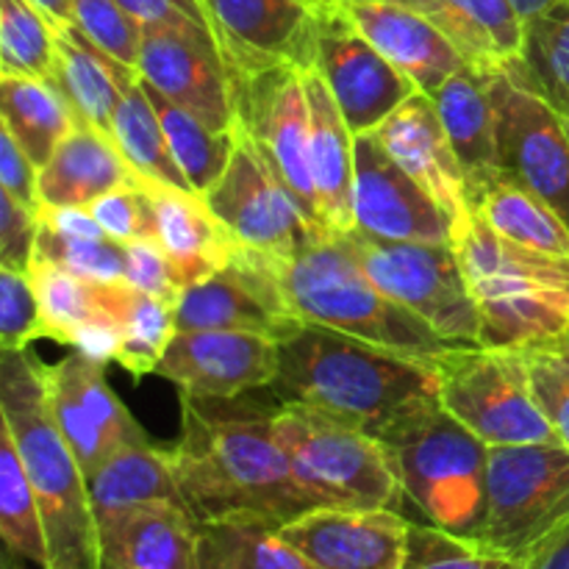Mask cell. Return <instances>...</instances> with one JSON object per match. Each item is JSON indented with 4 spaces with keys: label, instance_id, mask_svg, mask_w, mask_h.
<instances>
[{
    "label": "cell",
    "instance_id": "48",
    "mask_svg": "<svg viewBox=\"0 0 569 569\" xmlns=\"http://www.w3.org/2000/svg\"><path fill=\"white\" fill-rule=\"evenodd\" d=\"M39 209L0 189V267L28 272L37 256Z\"/></svg>",
    "mask_w": 569,
    "mask_h": 569
},
{
    "label": "cell",
    "instance_id": "40",
    "mask_svg": "<svg viewBox=\"0 0 569 569\" xmlns=\"http://www.w3.org/2000/svg\"><path fill=\"white\" fill-rule=\"evenodd\" d=\"M0 72L53 78L56 28L28 0H0Z\"/></svg>",
    "mask_w": 569,
    "mask_h": 569
},
{
    "label": "cell",
    "instance_id": "3",
    "mask_svg": "<svg viewBox=\"0 0 569 569\" xmlns=\"http://www.w3.org/2000/svg\"><path fill=\"white\" fill-rule=\"evenodd\" d=\"M0 422L11 431L37 492L48 545L44 569H103L87 472L50 415L42 361L28 350L0 359Z\"/></svg>",
    "mask_w": 569,
    "mask_h": 569
},
{
    "label": "cell",
    "instance_id": "56",
    "mask_svg": "<svg viewBox=\"0 0 569 569\" xmlns=\"http://www.w3.org/2000/svg\"><path fill=\"white\" fill-rule=\"evenodd\" d=\"M567 128H569V120H567Z\"/></svg>",
    "mask_w": 569,
    "mask_h": 569
},
{
    "label": "cell",
    "instance_id": "30",
    "mask_svg": "<svg viewBox=\"0 0 569 569\" xmlns=\"http://www.w3.org/2000/svg\"><path fill=\"white\" fill-rule=\"evenodd\" d=\"M0 126L17 139L37 170L48 164L67 133L78 126L76 111L53 78H0Z\"/></svg>",
    "mask_w": 569,
    "mask_h": 569
},
{
    "label": "cell",
    "instance_id": "19",
    "mask_svg": "<svg viewBox=\"0 0 569 569\" xmlns=\"http://www.w3.org/2000/svg\"><path fill=\"white\" fill-rule=\"evenodd\" d=\"M278 339L250 331H176L156 367L192 398H233L270 389L278 376Z\"/></svg>",
    "mask_w": 569,
    "mask_h": 569
},
{
    "label": "cell",
    "instance_id": "34",
    "mask_svg": "<svg viewBox=\"0 0 569 569\" xmlns=\"http://www.w3.org/2000/svg\"><path fill=\"white\" fill-rule=\"evenodd\" d=\"M476 211L498 237L548 256H569V226L553 206L509 178H495L470 200Z\"/></svg>",
    "mask_w": 569,
    "mask_h": 569
},
{
    "label": "cell",
    "instance_id": "49",
    "mask_svg": "<svg viewBox=\"0 0 569 569\" xmlns=\"http://www.w3.org/2000/svg\"><path fill=\"white\" fill-rule=\"evenodd\" d=\"M39 170L26 150L17 144V139L0 126V189L20 203L39 209Z\"/></svg>",
    "mask_w": 569,
    "mask_h": 569
},
{
    "label": "cell",
    "instance_id": "5",
    "mask_svg": "<svg viewBox=\"0 0 569 569\" xmlns=\"http://www.w3.org/2000/svg\"><path fill=\"white\" fill-rule=\"evenodd\" d=\"M289 315L311 326L337 328L378 348L433 359L450 348L437 331L381 292L337 233H328L303 253L267 256Z\"/></svg>",
    "mask_w": 569,
    "mask_h": 569
},
{
    "label": "cell",
    "instance_id": "29",
    "mask_svg": "<svg viewBox=\"0 0 569 569\" xmlns=\"http://www.w3.org/2000/svg\"><path fill=\"white\" fill-rule=\"evenodd\" d=\"M139 72L83 37L76 26L56 31L53 81L76 111L78 122L98 128L111 137V120L122 92Z\"/></svg>",
    "mask_w": 569,
    "mask_h": 569
},
{
    "label": "cell",
    "instance_id": "55",
    "mask_svg": "<svg viewBox=\"0 0 569 569\" xmlns=\"http://www.w3.org/2000/svg\"><path fill=\"white\" fill-rule=\"evenodd\" d=\"M317 6H342V3H348V0H315Z\"/></svg>",
    "mask_w": 569,
    "mask_h": 569
},
{
    "label": "cell",
    "instance_id": "41",
    "mask_svg": "<svg viewBox=\"0 0 569 569\" xmlns=\"http://www.w3.org/2000/svg\"><path fill=\"white\" fill-rule=\"evenodd\" d=\"M403 569H526V561L498 553L476 539L411 520Z\"/></svg>",
    "mask_w": 569,
    "mask_h": 569
},
{
    "label": "cell",
    "instance_id": "46",
    "mask_svg": "<svg viewBox=\"0 0 569 569\" xmlns=\"http://www.w3.org/2000/svg\"><path fill=\"white\" fill-rule=\"evenodd\" d=\"M94 220L114 242H137V239H156V214L148 192L133 178L131 183L111 189L103 198L89 206Z\"/></svg>",
    "mask_w": 569,
    "mask_h": 569
},
{
    "label": "cell",
    "instance_id": "14",
    "mask_svg": "<svg viewBox=\"0 0 569 569\" xmlns=\"http://www.w3.org/2000/svg\"><path fill=\"white\" fill-rule=\"evenodd\" d=\"M315 67L353 133H370L420 89L389 64L342 6H317Z\"/></svg>",
    "mask_w": 569,
    "mask_h": 569
},
{
    "label": "cell",
    "instance_id": "37",
    "mask_svg": "<svg viewBox=\"0 0 569 569\" xmlns=\"http://www.w3.org/2000/svg\"><path fill=\"white\" fill-rule=\"evenodd\" d=\"M0 537L9 556L31 561L39 569L48 567V545H44L37 492L11 431L3 422H0Z\"/></svg>",
    "mask_w": 569,
    "mask_h": 569
},
{
    "label": "cell",
    "instance_id": "33",
    "mask_svg": "<svg viewBox=\"0 0 569 569\" xmlns=\"http://www.w3.org/2000/svg\"><path fill=\"white\" fill-rule=\"evenodd\" d=\"M42 317V339H53L70 348L78 333L92 320L117 315L122 283H89L72 272L33 256L28 270Z\"/></svg>",
    "mask_w": 569,
    "mask_h": 569
},
{
    "label": "cell",
    "instance_id": "6",
    "mask_svg": "<svg viewBox=\"0 0 569 569\" xmlns=\"http://www.w3.org/2000/svg\"><path fill=\"white\" fill-rule=\"evenodd\" d=\"M406 503L428 526L465 539H481L487 509L489 445L478 439L442 403L417 411L383 433Z\"/></svg>",
    "mask_w": 569,
    "mask_h": 569
},
{
    "label": "cell",
    "instance_id": "13",
    "mask_svg": "<svg viewBox=\"0 0 569 569\" xmlns=\"http://www.w3.org/2000/svg\"><path fill=\"white\" fill-rule=\"evenodd\" d=\"M233 106L237 126H242L259 144L306 214L326 228L309 170V100L303 70L295 64H278L239 78L233 81Z\"/></svg>",
    "mask_w": 569,
    "mask_h": 569
},
{
    "label": "cell",
    "instance_id": "51",
    "mask_svg": "<svg viewBox=\"0 0 569 569\" xmlns=\"http://www.w3.org/2000/svg\"><path fill=\"white\" fill-rule=\"evenodd\" d=\"M39 226L64 239H106L89 206H39Z\"/></svg>",
    "mask_w": 569,
    "mask_h": 569
},
{
    "label": "cell",
    "instance_id": "16",
    "mask_svg": "<svg viewBox=\"0 0 569 569\" xmlns=\"http://www.w3.org/2000/svg\"><path fill=\"white\" fill-rule=\"evenodd\" d=\"M103 367L78 350H70L56 365H42L50 415L87 476L117 450L150 442L106 383Z\"/></svg>",
    "mask_w": 569,
    "mask_h": 569
},
{
    "label": "cell",
    "instance_id": "18",
    "mask_svg": "<svg viewBox=\"0 0 569 569\" xmlns=\"http://www.w3.org/2000/svg\"><path fill=\"white\" fill-rule=\"evenodd\" d=\"M356 228L389 242L453 244V222L442 206L387 153L376 131L353 139Z\"/></svg>",
    "mask_w": 569,
    "mask_h": 569
},
{
    "label": "cell",
    "instance_id": "28",
    "mask_svg": "<svg viewBox=\"0 0 569 569\" xmlns=\"http://www.w3.org/2000/svg\"><path fill=\"white\" fill-rule=\"evenodd\" d=\"M133 178L109 133L78 122L39 170V206H92Z\"/></svg>",
    "mask_w": 569,
    "mask_h": 569
},
{
    "label": "cell",
    "instance_id": "17",
    "mask_svg": "<svg viewBox=\"0 0 569 569\" xmlns=\"http://www.w3.org/2000/svg\"><path fill=\"white\" fill-rule=\"evenodd\" d=\"M137 72L214 131H233L237 126L233 78L209 28H144Z\"/></svg>",
    "mask_w": 569,
    "mask_h": 569
},
{
    "label": "cell",
    "instance_id": "53",
    "mask_svg": "<svg viewBox=\"0 0 569 569\" xmlns=\"http://www.w3.org/2000/svg\"><path fill=\"white\" fill-rule=\"evenodd\" d=\"M28 3H31L56 31L72 26V0H28Z\"/></svg>",
    "mask_w": 569,
    "mask_h": 569
},
{
    "label": "cell",
    "instance_id": "27",
    "mask_svg": "<svg viewBox=\"0 0 569 569\" xmlns=\"http://www.w3.org/2000/svg\"><path fill=\"white\" fill-rule=\"evenodd\" d=\"M426 17L476 70L520 59L526 20L511 0H392Z\"/></svg>",
    "mask_w": 569,
    "mask_h": 569
},
{
    "label": "cell",
    "instance_id": "35",
    "mask_svg": "<svg viewBox=\"0 0 569 569\" xmlns=\"http://www.w3.org/2000/svg\"><path fill=\"white\" fill-rule=\"evenodd\" d=\"M111 142L117 144L133 176L142 178V181L192 189L178 161L172 159L164 128H161L159 114H156L148 89L139 76L122 92L114 120H111Z\"/></svg>",
    "mask_w": 569,
    "mask_h": 569
},
{
    "label": "cell",
    "instance_id": "2",
    "mask_svg": "<svg viewBox=\"0 0 569 569\" xmlns=\"http://www.w3.org/2000/svg\"><path fill=\"white\" fill-rule=\"evenodd\" d=\"M281 345L272 395L381 439L439 400L431 359L378 348L337 328L303 322Z\"/></svg>",
    "mask_w": 569,
    "mask_h": 569
},
{
    "label": "cell",
    "instance_id": "31",
    "mask_svg": "<svg viewBox=\"0 0 569 569\" xmlns=\"http://www.w3.org/2000/svg\"><path fill=\"white\" fill-rule=\"evenodd\" d=\"M87 483L98 517L139 503L187 506L172 470L170 450L156 448L153 442L111 453L89 472Z\"/></svg>",
    "mask_w": 569,
    "mask_h": 569
},
{
    "label": "cell",
    "instance_id": "11",
    "mask_svg": "<svg viewBox=\"0 0 569 569\" xmlns=\"http://www.w3.org/2000/svg\"><path fill=\"white\" fill-rule=\"evenodd\" d=\"M500 176L559 211L569 226V128L520 70V59L487 70Z\"/></svg>",
    "mask_w": 569,
    "mask_h": 569
},
{
    "label": "cell",
    "instance_id": "4",
    "mask_svg": "<svg viewBox=\"0 0 569 569\" xmlns=\"http://www.w3.org/2000/svg\"><path fill=\"white\" fill-rule=\"evenodd\" d=\"M453 248L481 315V345L522 350L569 337V256L520 248L476 211Z\"/></svg>",
    "mask_w": 569,
    "mask_h": 569
},
{
    "label": "cell",
    "instance_id": "8",
    "mask_svg": "<svg viewBox=\"0 0 569 569\" xmlns=\"http://www.w3.org/2000/svg\"><path fill=\"white\" fill-rule=\"evenodd\" d=\"M431 365L445 411L489 448L559 442L531 392L522 350L450 345Z\"/></svg>",
    "mask_w": 569,
    "mask_h": 569
},
{
    "label": "cell",
    "instance_id": "52",
    "mask_svg": "<svg viewBox=\"0 0 569 569\" xmlns=\"http://www.w3.org/2000/svg\"><path fill=\"white\" fill-rule=\"evenodd\" d=\"M526 569H569V522L526 561Z\"/></svg>",
    "mask_w": 569,
    "mask_h": 569
},
{
    "label": "cell",
    "instance_id": "44",
    "mask_svg": "<svg viewBox=\"0 0 569 569\" xmlns=\"http://www.w3.org/2000/svg\"><path fill=\"white\" fill-rule=\"evenodd\" d=\"M72 26L117 61L137 70L142 26L117 0H72Z\"/></svg>",
    "mask_w": 569,
    "mask_h": 569
},
{
    "label": "cell",
    "instance_id": "26",
    "mask_svg": "<svg viewBox=\"0 0 569 569\" xmlns=\"http://www.w3.org/2000/svg\"><path fill=\"white\" fill-rule=\"evenodd\" d=\"M428 98L437 106L456 159L465 170L467 200H472L495 178H500L498 144H495V109L487 70H476V67L467 64Z\"/></svg>",
    "mask_w": 569,
    "mask_h": 569
},
{
    "label": "cell",
    "instance_id": "47",
    "mask_svg": "<svg viewBox=\"0 0 569 569\" xmlns=\"http://www.w3.org/2000/svg\"><path fill=\"white\" fill-rule=\"evenodd\" d=\"M126 283L137 292L159 298L176 309L178 298L183 292V283L178 281L176 267H172L170 256L159 244V239H137V242H126Z\"/></svg>",
    "mask_w": 569,
    "mask_h": 569
},
{
    "label": "cell",
    "instance_id": "38",
    "mask_svg": "<svg viewBox=\"0 0 569 569\" xmlns=\"http://www.w3.org/2000/svg\"><path fill=\"white\" fill-rule=\"evenodd\" d=\"M520 70L526 81L569 120V0L528 17Z\"/></svg>",
    "mask_w": 569,
    "mask_h": 569
},
{
    "label": "cell",
    "instance_id": "45",
    "mask_svg": "<svg viewBox=\"0 0 569 569\" xmlns=\"http://www.w3.org/2000/svg\"><path fill=\"white\" fill-rule=\"evenodd\" d=\"M39 300L28 272L0 267V350H28L33 339H42Z\"/></svg>",
    "mask_w": 569,
    "mask_h": 569
},
{
    "label": "cell",
    "instance_id": "22",
    "mask_svg": "<svg viewBox=\"0 0 569 569\" xmlns=\"http://www.w3.org/2000/svg\"><path fill=\"white\" fill-rule=\"evenodd\" d=\"M103 569H198L200 522L189 506L139 503L98 517Z\"/></svg>",
    "mask_w": 569,
    "mask_h": 569
},
{
    "label": "cell",
    "instance_id": "25",
    "mask_svg": "<svg viewBox=\"0 0 569 569\" xmlns=\"http://www.w3.org/2000/svg\"><path fill=\"white\" fill-rule=\"evenodd\" d=\"M309 100V170L320 200L322 222L331 233L356 228L353 217V139L337 98L317 67L303 70Z\"/></svg>",
    "mask_w": 569,
    "mask_h": 569
},
{
    "label": "cell",
    "instance_id": "21",
    "mask_svg": "<svg viewBox=\"0 0 569 569\" xmlns=\"http://www.w3.org/2000/svg\"><path fill=\"white\" fill-rule=\"evenodd\" d=\"M376 137L381 139L387 153L442 206L453 222L456 239V231L470 214L467 178L433 100L426 92L411 94L376 128Z\"/></svg>",
    "mask_w": 569,
    "mask_h": 569
},
{
    "label": "cell",
    "instance_id": "20",
    "mask_svg": "<svg viewBox=\"0 0 569 569\" xmlns=\"http://www.w3.org/2000/svg\"><path fill=\"white\" fill-rule=\"evenodd\" d=\"M409 526L395 509H311L281 537L317 569H403Z\"/></svg>",
    "mask_w": 569,
    "mask_h": 569
},
{
    "label": "cell",
    "instance_id": "9",
    "mask_svg": "<svg viewBox=\"0 0 569 569\" xmlns=\"http://www.w3.org/2000/svg\"><path fill=\"white\" fill-rule=\"evenodd\" d=\"M569 522V450L561 442L489 448L478 542L528 561Z\"/></svg>",
    "mask_w": 569,
    "mask_h": 569
},
{
    "label": "cell",
    "instance_id": "10",
    "mask_svg": "<svg viewBox=\"0 0 569 569\" xmlns=\"http://www.w3.org/2000/svg\"><path fill=\"white\" fill-rule=\"evenodd\" d=\"M337 237L387 298L420 317L445 342L481 345V315L453 244L389 242L359 228Z\"/></svg>",
    "mask_w": 569,
    "mask_h": 569
},
{
    "label": "cell",
    "instance_id": "7",
    "mask_svg": "<svg viewBox=\"0 0 569 569\" xmlns=\"http://www.w3.org/2000/svg\"><path fill=\"white\" fill-rule=\"evenodd\" d=\"M276 437L317 509L400 511L406 503L387 448L370 433L306 406L281 403Z\"/></svg>",
    "mask_w": 569,
    "mask_h": 569
},
{
    "label": "cell",
    "instance_id": "24",
    "mask_svg": "<svg viewBox=\"0 0 569 569\" xmlns=\"http://www.w3.org/2000/svg\"><path fill=\"white\" fill-rule=\"evenodd\" d=\"M137 181L142 183L153 206L156 239L170 256L183 287L214 276L231 261L237 239L217 220L206 194L142 178Z\"/></svg>",
    "mask_w": 569,
    "mask_h": 569
},
{
    "label": "cell",
    "instance_id": "36",
    "mask_svg": "<svg viewBox=\"0 0 569 569\" xmlns=\"http://www.w3.org/2000/svg\"><path fill=\"white\" fill-rule=\"evenodd\" d=\"M142 78V76H139ZM148 89V98L159 114L161 128H164L167 144L172 150V159L178 161L181 172L187 176L189 187L194 192L206 194L217 183V178L226 172L228 161L233 156V131H214L206 126L198 114H192L183 106L172 103L156 87Z\"/></svg>",
    "mask_w": 569,
    "mask_h": 569
},
{
    "label": "cell",
    "instance_id": "23",
    "mask_svg": "<svg viewBox=\"0 0 569 569\" xmlns=\"http://www.w3.org/2000/svg\"><path fill=\"white\" fill-rule=\"evenodd\" d=\"M342 9L372 48L420 92L433 94L450 76L467 67L465 56L439 28L406 6L392 0H348Z\"/></svg>",
    "mask_w": 569,
    "mask_h": 569
},
{
    "label": "cell",
    "instance_id": "15",
    "mask_svg": "<svg viewBox=\"0 0 569 569\" xmlns=\"http://www.w3.org/2000/svg\"><path fill=\"white\" fill-rule=\"evenodd\" d=\"M233 81L278 64L315 67V0H198Z\"/></svg>",
    "mask_w": 569,
    "mask_h": 569
},
{
    "label": "cell",
    "instance_id": "12",
    "mask_svg": "<svg viewBox=\"0 0 569 569\" xmlns=\"http://www.w3.org/2000/svg\"><path fill=\"white\" fill-rule=\"evenodd\" d=\"M206 200L237 244L267 256L289 259L328 237L242 126H233V156Z\"/></svg>",
    "mask_w": 569,
    "mask_h": 569
},
{
    "label": "cell",
    "instance_id": "32",
    "mask_svg": "<svg viewBox=\"0 0 569 569\" xmlns=\"http://www.w3.org/2000/svg\"><path fill=\"white\" fill-rule=\"evenodd\" d=\"M198 569H317L281 537V522L256 515L200 522Z\"/></svg>",
    "mask_w": 569,
    "mask_h": 569
},
{
    "label": "cell",
    "instance_id": "54",
    "mask_svg": "<svg viewBox=\"0 0 569 569\" xmlns=\"http://www.w3.org/2000/svg\"><path fill=\"white\" fill-rule=\"evenodd\" d=\"M556 3H561V0H511V6L520 11L522 20H528V17L539 14V11L550 9V6H556Z\"/></svg>",
    "mask_w": 569,
    "mask_h": 569
},
{
    "label": "cell",
    "instance_id": "43",
    "mask_svg": "<svg viewBox=\"0 0 569 569\" xmlns=\"http://www.w3.org/2000/svg\"><path fill=\"white\" fill-rule=\"evenodd\" d=\"M522 359L539 409L569 450V337L522 348Z\"/></svg>",
    "mask_w": 569,
    "mask_h": 569
},
{
    "label": "cell",
    "instance_id": "39",
    "mask_svg": "<svg viewBox=\"0 0 569 569\" xmlns=\"http://www.w3.org/2000/svg\"><path fill=\"white\" fill-rule=\"evenodd\" d=\"M117 315L122 328L117 365L133 378L156 376V367L164 359L167 345L178 331L172 306L122 283Z\"/></svg>",
    "mask_w": 569,
    "mask_h": 569
},
{
    "label": "cell",
    "instance_id": "42",
    "mask_svg": "<svg viewBox=\"0 0 569 569\" xmlns=\"http://www.w3.org/2000/svg\"><path fill=\"white\" fill-rule=\"evenodd\" d=\"M37 256L89 283H126V248L114 239H64L39 226Z\"/></svg>",
    "mask_w": 569,
    "mask_h": 569
},
{
    "label": "cell",
    "instance_id": "50",
    "mask_svg": "<svg viewBox=\"0 0 569 569\" xmlns=\"http://www.w3.org/2000/svg\"><path fill=\"white\" fill-rule=\"evenodd\" d=\"M133 20L144 28L164 26H206L198 0H117Z\"/></svg>",
    "mask_w": 569,
    "mask_h": 569
},
{
    "label": "cell",
    "instance_id": "1",
    "mask_svg": "<svg viewBox=\"0 0 569 569\" xmlns=\"http://www.w3.org/2000/svg\"><path fill=\"white\" fill-rule=\"evenodd\" d=\"M256 392L261 389L233 398L181 395V439L170 459L198 522L256 515L287 526L317 509L276 437L281 400L272 389Z\"/></svg>",
    "mask_w": 569,
    "mask_h": 569
}]
</instances>
